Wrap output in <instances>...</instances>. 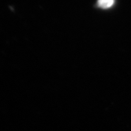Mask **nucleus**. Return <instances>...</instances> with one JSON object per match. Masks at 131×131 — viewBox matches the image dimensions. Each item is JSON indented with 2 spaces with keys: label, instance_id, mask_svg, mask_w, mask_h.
Instances as JSON below:
<instances>
[{
  "label": "nucleus",
  "instance_id": "f257e3e1",
  "mask_svg": "<svg viewBox=\"0 0 131 131\" xmlns=\"http://www.w3.org/2000/svg\"><path fill=\"white\" fill-rule=\"evenodd\" d=\"M115 0H98L97 5L102 9H108L113 6Z\"/></svg>",
  "mask_w": 131,
  "mask_h": 131
}]
</instances>
